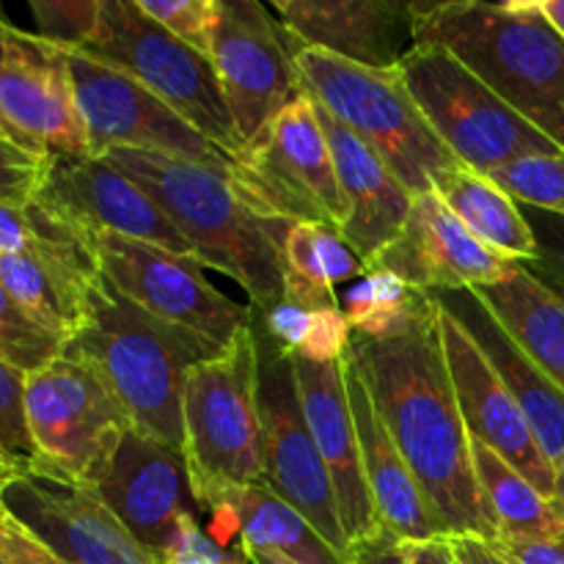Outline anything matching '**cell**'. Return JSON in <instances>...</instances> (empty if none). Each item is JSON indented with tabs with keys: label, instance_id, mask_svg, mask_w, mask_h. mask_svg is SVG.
Returning a JSON list of instances; mask_svg holds the SVG:
<instances>
[{
	"label": "cell",
	"instance_id": "50",
	"mask_svg": "<svg viewBox=\"0 0 564 564\" xmlns=\"http://www.w3.org/2000/svg\"><path fill=\"white\" fill-rule=\"evenodd\" d=\"M545 281H549V284L554 286V290L564 297V279H560V275H554V273H549V279H545Z\"/></svg>",
	"mask_w": 564,
	"mask_h": 564
},
{
	"label": "cell",
	"instance_id": "13",
	"mask_svg": "<svg viewBox=\"0 0 564 564\" xmlns=\"http://www.w3.org/2000/svg\"><path fill=\"white\" fill-rule=\"evenodd\" d=\"M91 242L105 279L152 317L218 347L251 328V308L209 284L198 259L119 235H94Z\"/></svg>",
	"mask_w": 564,
	"mask_h": 564
},
{
	"label": "cell",
	"instance_id": "48",
	"mask_svg": "<svg viewBox=\"0 0 564 564\" xmlns=\"http://www.w3.org/2000/svg\"><path fill=\"white\" fill-rule=\"evenodd\" d=\"M17 474H20V468H17L9 457L0 455V496H3V490L14 482Z\"/></svg>",
	"mask_w": 564,
	"mask_h": 564
},
{
	"label": "cell",
	"instance_id": "47",
	"mask_svg": "<svg viewBox=\"0 0 564 564\" xmlns=\"http://www.w3.org/2000/svg\"><path fill=\"white\" fill-rule=\"evenodd\" d=\"M246 554L251 564H295L286 560V556L273 554V551H246Z\"/></svg>",
	"mask_w": 564,
	"mask_h": 564
},
{
	"label": "cell",
	"instance_id": "8",
	"mask_svg": "<svg viewBox=\"0 0 564 564\" xmlns=\"http://www.w3.org/2000/svg\"><path fill=\"white\" fill-rule=\"evenodd\" d=\"M397 72L452 158L477 174L532 154H564L438 44H416Z\"/></svg>",
	"mask_w": 564,
	"mask_h": 564
},
{
	"label": "cell",
	"instance_id": "6",
	"mask_svg": "<svg viewBox=\"0 0 564 564\" xmlns=\"http://www.w3.org/2000/svg\"><path fill=\"white\" fill-rule=\"evenodd\" d=\"M303 94L361 138L413 193H433L457 160L441 143L402 83L400 72L369 69L323 50H292Z\"/></svg>",
	"mask_w": 564,
	"mask_h": 564
},
{
	"label": "cell",
	"instance_id": "24",
	"mask_svg": "<svg viewBox=\"0 0 564 564\" xmlns=\"http://www.w3.org/2000/svg\"><path fill=\"white\" fill-rule=\"evenodd\" d=\"M435 301L444 303L452 314L471 334L479 350L490 361L505 386L510 389L512 400L527 416L540 449L549 457L551 466L560 471L564 468V394L545 378L543 369L523 352V347L507 334L505 325L496 319L474 290L463 292H438Z\"/></svg>",
	"mask_w": 564,
	"mask_h": 564
},
{
	"label": "cell",
	"instance_id": "27",
	"mask_svg": "<svg viewBox=\"0 0 564 564\" xmlns=\"http://www.w3.org/2000/svg\"><path fill=\"white\" fill-rule=\"evenodd\" d=\"M474 292L564 394V297L560 292L523 264L507 279Z\"/></svg>",
	"mask_w": 564,
	"mask_h": 564
},
{
	"label": "cell",
	"instance_id": "25",
	"mask_svg": "<svg viewBox=\"0 0 564 564\" xmlns=\"http://www.w3.org/2000/svg\"><path fill=\"white\" fill-rule=\"evenodd\" d=\"M345 380L347 400H350L352 419H356L358 446H361L364 479H367L378 527L383 532L394 534L402 543L444 538L438 532V523H435L433 512H430L427 499H424L416 477L411 474L408 463L402 460L389 430L380 422L378 411L372 405V397L367 391V383H364L361 372H358L350 356H347Z\"/></svg>",
	"mask_w": 564,
	"mask_h": 564
},
{
	"label": "cell",
	"instance_id": "45",
	"mask_svg": "<svg viewBox=\"0 0 564 564\" xmlns=\"http://www.w3.org/2000/svg\"><path fill=\"white\" fill-rule=\"evenodd\" d=\"M452 549L460 564H510L479 538H452Z\"/></svg>",
	"mask_w": 564,
	"mask_h": 564
},
{
	"label": "cell",
	"instance_id": "7",
	"mask_svg": "<svg viewBox=\"0 0 564 564\" xmlns=\"http://www.w3.org/2000/svg\"><path fill=\"white\" fill-rule=\"evenodd\" d=\"M80 53L141 83L231 160L246 149L213 61L143 14L135 0H99L97 25Z\"/></svg>",
	"mask_w": 564,
	"mask_h": 564
},
{
	"label": "cell",
	"instance_id": "51",
	"mask_svg": "<svg viewBox=\"0 0 564 564\" xmlns=\"http://www.w3.org/2000/svg\"><path fill=\"white\" fill-rule=\"evenodd\" d=\"M551 273H554V275H560V279H564V264H562V268H556V270H551Z\"/></svg>",
	"mask_w": 564,
	"mask_h": 564
},
{
	"label": "cell",
	"instance_id": "11",
	"mask_svg": "<svg viewBox=\"0 0 564 564\" xmlns=\"http://www.w3.org/2000/svg\"><path fill=\"white\" fill-rule=\"evenodd\" d=\"M0 135L33 158H86L69 53L0 14Z\"/></svg>",
	"mask_w": 564,
	"mask_h": 564
},
{
	"label": "cell",
	"instance_id": "9",
	"mask_svg": "<svg viewBox=\"0 0 564 564\" xmlns=\"http://www.w3.org/2000/svg\"><path fill=\"white\" fill-rule=\"evenodd\" d=\"M229 185L264 220L328 224L341 229L345 202L328 138L312 99L303 94L231 160Z\"/></svg>",
	"mask_w": 564,
	"mask_h": 564
},
{
	"label": "cell",
	"instance_id": "4",
	"mask_svg": "<svg viewBox=\"0 0 564 564\" xmlns=\"http://www.w3.org/2000/svg\"><path fill=\"white\" fill-rule=\"evenodd\" d=\"M105 158L158 202L204 268L220 270L248 292L253 308L264 314L284 301L281 259L264 218L237 198L224 171L138 149H110Z\"/></svg>",
	"mask_w": 564,
	"mask_h": 564
},
{
	"label": "cell",
	"instance_id": "44",
	"mask_svg": "<svg viewBox=\"0 0 564 564\" xmlns=\"http://www.w3.org/2000/svg\"><path fill=\"white\" fill-rule=\"evenodd\" d=\"M402 551H405L408 564H460L449 538L413 540V543H402Z\"/></svg>",
	"mask_w": 564,
	"mask_h": 564
},
{
	"label": "cell",
	"instance_id": "41",
	"mask_svg": "<svg viewBox=\"0 0 564 564\" xmlns=\"http://www.w3.org/2000/svg\"><path fill=\"white\" fill-rule=\"evenodd\" d=\"M488 543V540H485ZM490 549L510 564H564V540H494Z\"/></svg>",
	"mask_w": 564,
	"mask_h": 564
},
{
	"label": "cell",
	"instance_id": "21",
	"mask_svg": "<svg viewBox=\"0 0 564 564\" xmlns=\"http://www.w3.org/2000/svg\"><path fill=\"white\" fill-rule=\"evenodd\" d=\"M292 50L391 72L416 50V0H275Z\"/></svg>",
	"mask_w": 564,
	"mask_h": 564
},
{
	"label": "cell",
	"instance_id": "2",
	"mask_svg": "<svg viewBox=\"0 0 564 564\" xmlns=\"http://www.w3.org/2000/svg\"><path fill=\"white\" fill-rule=\"evenodd\" d=\"M220 350L191 330L152 317L99 275L86 323L66 341L64 356L86 364L102 380L132 427L182 449L187 372Z\"/></svg>",
	"mask_w": 564,
	"mask_h": 564
},
{
	"label": "cell",
	"instance_id": "37",
	"mask_svg": "<svg viewBox=\"0 0 564 564\" xmlns=\"http://www.w3.org/2000/svg\"><path fill=\"white\" fill-rule=\"evenodd\" d=\"M163 564H251L242 545H224L213 534L204 532L198 518H185L174 543L165 551Z\"/></svg>",
	"mask_w": 564,
	"mask_h": 564
},
{
	"label": "cell",
	"instance_id": "33",
	"mask_svg": "<svg viewBox=\"0 0 564 564\" xmlns=\"http://www.w3.org/2000/svg\"><path fill=\"white\" fill-rule=\"evenodd\" d=\"M490 180L529 207L564 215V154H532L507 163Z\"/></svg>",
	"mask_w": 564,
	"mask_h": 564
},
{
	"label": "cell",
	"instance_id": "35",
	"mask_svg": "<svg viewBox=\"0 0 564 564\" xmlns=\"http://www.w3.org/2000/svg\"><path fill=\"white\" fill-rule=\"evenodd\" d=\"M154 22L209 58L220 20V0H135Z\"/></svg>",
	"mask_w": 564,
	"mask_h": 564
},
{
	"label": "cell",
	"instance_id": "31",
	"mask_svg": "<svg viewBox=\"0 0 564 564\" xmlns=\"http://www.w3.org/2000/svg\"><path fill=\"white\" fill-rule=\"evenodd\" d=\"M430 292L416 290L386 270H367L361 279L350 281L339 297V308L352 334L367 339H394L405 334L430 312Z\"/></svg>",
	"mask_w": 564,
	"mask_h": 564
},
{
	"label": "cell",
	"instance_id": "5",
	"mask_svg": "<svg viewBox=\"0 0 564 564\" xmlns=\"http://www.w3.org/2000/svg\"><path fill=\"white\" fill-rule=\"evenodd\" d=\"M182 424V452L202 512H224L240 490L264 485L253 325L187 372Z\"/></svg>",
	"mask_w": 564,
	"mask_h": 564
},
{
	"label": "cell",
	"instance_id": "38",
	"mask_svg": "<svg viewBox=\"0 0 564 564\" xmlns=\"http://www.w3.org/2000/svg\"><path fill=\"white\" fill-rule=\"evenodd\" d=\"M47 163L33 154L22 152L20 147L0 135V202L22 207L31 198H36L42 187Z\"/></svg>",
	"mask_w": 564,
	"mask_h": 564
},
{
	"label": "cell",
	"instance_id": "36",
	"mask_svg": "<svg viewBox=\"0 0 564 564\" xmlns=\"http://www.w3.org/2000/svg\"><path fill=\"white\" fill-rule=\"evenodd\" d=\"M39 36L64 50H80L97 25L99 0H31Z\"/></svg>",
	"mask_w": 564,
	"mask_h": 564
},
{
	"label": "cell",
	"instance_id": "14",
	"mask_svg": "<svg viewBox=\"0 0 564 564\" xmlns=\"http://www.w3.org/2000/svg\"><path fill=\"white\" fill-rule=\"evenodd\" d=\"M259 411L264 485L347 556L350 540L341 527L330 474L303 416L290 356L268 339H259Z\"/></svg>",
	"mask_w": 564,
	"mask_h": 564
},
{
	"label": "cell",
	"instance_id": "20",
	"mask_svg": "<svg viewBox=\"0 0 564 564\" xmlns=\"http://www.w3.org/2000/svg\"><path fill=\"white\" fill-rule=\"evenodd\" d=\"M518 264L482 246L435 193H424L413 198L400 235L369 259L367 270H386L416 290L438 295L496 284Z\"/></svg>",
	"mask_w": 564,
	"mask_h": 564
},
{
	"label": "cell",
	"instance_id": "28",
	"mask_svg": "<svg viewBox=\"0 0 564 564\" xmlns=\"http://www.w3.org/2000/svg\"><path fill=\"white\" fill-rule=\"evenodd\" d=\"M433 193L490 251L521 264L540 259L538 235L521 215L516 198L490 176L457 165L435 182Z\"/></svg>",
	"mask_w": 564,
	"mask_h": 564
},
{
	"label": "cell",
	"instance_id": "12",
	"mask_svg": "<svg viewBox=\"0 0 564 564\" xmlns=\"http://www.w3.org/2000/svg\"><path fill=\"white\" fill-rule=\"evenodd\" d=\"M66 53L88 152L94 158H105L110 149H138L209 165L229 176V154L207 141L149 88L80 50Z\"/></svg>",
	"mask_w": 564,
	"mask_h": 564
},
{
	"label": "cell",
	"instance_id": "17",
	"mask_svg": "<svg viewBox=\"0 0 564 564\" xmlns=\"http://www.w3.org/2000/svg\"><path fill=\"white\" fill-rule=\"evenodd\" d=\"M0 505L69 564H163L127 532L97 490L83 485L22 471Z\"/></svg>",
	"mask_w": 564,
	"mask_h": 564
},
{
	"label": "cell",
	"instance_id": "43",
	"mask_svg": "<svg viewBox=\"0 0 564 564\" xmlns=\"http://www.w3.org/2000/svg\"><path fill=\"white\" fill-rule=\"evenodd\" d=\"M28 246V215L25 204L0 202V257H20Z\"/></svg>",
	"mask_w": 564,
	"mask_h": 564
},
{
	"label": "cell",
	"instance_id": "49",
	"mask_svg": "<svg viewBox=\"0 0 564 564\" xmlns=\"http://www.w3.org/2000/svg\"><path fill=\"white\" fill-rule=\"evenodd\" d=\"M551 501H554L556 512H560V521L564 527V468L556 471V485H554V496H551Z\"/></svg>",
	"mask_w": 564,
	"mask_h": 564
},
{
	"label": "cell",
	"instance_id": "18",
	"mask_svg": "<svg viewBox=\"0 0 564 564\" xmlns=\"http://www.w3.org/2000/svg\"><path fill=\"white\" fill-rule=\"evenodd\" d=\"M36 196L80 226L88 237L119 235L196 259L158 202L108 158L86 154L53 160Z\"/></svg>",
	"mask_w": 564,
	"mask_h": 564
},
{
	"label": "cell",
	"instance_id": "1",
	"mask_svg": "<svg viewBox=\"0 0 564 564\" xmlns=\"http://www.w3.org/2000/svg\"><path fill=\"white\" fill-rule=\"evenodd\" d=\"M347 356L361 372L380 422L416 477L438 532L449 540H499L496 518L474 474L471 435L452 389L435 297L430 312L394 339L352 334Z\"/></svg>",
	"mask_w": 564,
	"mask_h": 564
},
{
	"label": "cell",
	"instance_id": "19",
	"mask_svg": "<svg viewBox=\"0 0 564 564\" xmlns=\"http://www.w3.org/2000/svg\"><path fill=\"white\" fill-rule=\"evenodd\" d=\"M435 297V295H433ZM438 303V325L444 339L446 367H449L452 389H455L457 405H460L463 422L474 441L505 457L512 468L523 474L532 485H538L545 496H554L556 468L540 449L527 416L512 400L505 380L496 375L485 352L471 339L460 319Z\"/></svg>",
	"mask_w": 564,
	"mask_h": 564
},
{
	"label": "cell",
	"instance_id": "42",
	"mask_svg": "<svg viewBox=\"0 0 564 564\" xmlns=\"http://www.w3.org/2000/svg\"><path fill=\"white\" fill-rule=\"evenodd\" d=\"M347 564H408V560L402 551V540L378 529L369 538L350 543Z\"/></svg>",
	"mask_w": 564,
	"mask_h": 564
},
{
	"label": "cell",
	"instance_id": "34",
	"mask_svg": "<svg viewBox=\"0 0 564 564\" xmlns=\"http://www.w3.org/2000/svg\"><path fill=\"white\" fill-rule=\"evenodd\" d=\"M28 375L0 361V455L22 471H36L39 455L25 419Z\"/></svg>",
	"mask_w": 564,
	"mask_h": 564
},
{
	"label": "cell",
	"instance_id": "23",
	"mask_svg": "<svg viewBox=\"0 0 564 564\" xmlns=\"http://www.w3.org/2000/svg\"><path fill=\"white\" fill-rule=\"evenodd\" d=\"M314 110L328 138L341 202L347 209L339 231L347 246L367 264L375 253L383 251L400 235L411 215L413 193L361 138L352 135L317 102H314Z\"/></svg>",
	"mask_w": 564,
	"mask_h": 564
},
{
	"label": "cell",
	"instance_id": "15",
	"mask_svg": "<svg viewBox=\"0 0 564 564\" xmlns=\"http://www.w3.org/2000/svg\"><path fill=\"white\" fill-rule=\"evenodd\" d=\"M209 61L246 147L303 97L286 33L257 0H220Z\"/></svg>",
	"mask_w": 564,
	"mask_h": 564
},
{
	"label": "cell",
	"instance_id": "52",
	"mask_svg": "<svg viewBox=\"0 0 564 564\" xmlns=\"http://www.w3.org/2000/svg\"><path fill=\"white\" fill-rule=\"evenodd\" d=\"M0 564H3V562H0Z\"/></svg>",
	"mask_w": 564,
	"mask_h": 564
},
{
	"label": "cell",
	"instance_id": "3",
	"mask_svg": "<svg viewBox=\"0 0 564 564\" xmlns=\"http://www.w3.org/2000/svg\"><path fill=\"white\" fill-rule=\"evenodd\" d=\"M416 44L449 50L564 152V39L532 0H416Z\"/></svg>",
	"mask_w": 564,
	"mask_h": 564
},
{
	"label": "cell",
	"instance_id": "29",
	"mask_svg": "<svg viewBox=\"0 0 564 564\" xmlns=\"http://www.w3.org/2000/svg\"><path fill=\"white\" fill-rule=\"evenodd\" d=\"M224 512L235 516L242 551H273L295 564H347V556L268 485L240 490Z\"/></svg>",
	"mask_w": 564,
	"mask_h": 564
},
{
	"label": "cell",
	"instance_id": "26",
	"mask_svg": "<svg viewBox=\"0 0 564 564\" xmlns=\"http://www.w3.org/2000/svg\"><path fill=\"white\" fill-rule=\"evenodd\" d=\"M264 231L279 251L284 301L308 312L339 308L336 286L367 273L364 259L347 246L336 226L264 220Z\"/></svg>",
	"mask_w": 564,
	"mask_h": 564
},
{
	"label": "cell",
	"instance_id": "40",
	"mask_svg": "<svg viewBox=\"0 0 564 564\" xmlns=\"http://www.w3.org/2000/svg\"><path fill=\"white\" fill-rule=\"evenodd\" d=\"M0 562L3 564H69L61 560L44 540H39L25 523L17 521L0 505Z\"/></svg>",
	"mask_w": 564,
	"mask_h": 564
},
{
	"label": "cell",
	"instance_id": "16",
	"mask_svg": "<svg viewBox=\"0 0 564 564\" xmlns=\"http://www.w3.org/2000/svg\"><path fill=\"white\" fill-rule=\"evenodd\" d=\"M94 490L160 562L182 521L202 516L185 452L135 427L127 430Z\"/></svg>",
	"mask_w": 564,
	"mask_h": 564
},
{
	"label": "cell",
	"instance_id": "46",
	"mask_svg": "<svg viewBox=\"0 0 564 564\" xmlns=\"http://www.w3.org/2000/svg\"><path fill=\"white\" fill-rule=\"evenodd\" d=\"M534 11L564 39V0H532Z\"/></svg>",
	"mask_w": 564,
	"mask_h": 564
},
{
	"label": "cell",
	"instance_id": "22",
	"mask_svg": "<svg viewBox=\"0 0 564 564\" xmlns=\"http://www.w3.org/2000/svg\"><path fill=\"white\" fill-rule=\"evenodd\" d=\"M295 372L297 397H301L303 416H306L312 438L323 455L325 468L334 482L339 501L341 527L350 543L378 532L372 499H369L367 479L361 466V446H358L356 419L347 400V356L341 361L317 364L308 358L286 352Z\"/></svg>",
	"mask_w": 564,
	"mask_h": 564
},
{
	"label": "cell",
	"instance_id": "39",
	"mask_svg": "<svg viewBox=\"0 0 564 564\" xmlns=\"http://www.w3.org/2000/svg\"><path fill=\"white\" fill-rule=\"evenodd\" d=\"M350 339L352 328L345 314H341V308H323V312H312L308 330L303 336L301 347L295 350V356H303L317 364L341 361L347 350H350Z\"/></svg>",
	"mask_w": 564,
	"mask_h": 564
},
{
	"label": "cell",
	"instance_id": "32",
	"mask_svg": "<svg viewBox=\"0 0 564 564\" xmlns=\"http://www.w3.org/2000/svg\"><path fill=\"white\" fill-rule=\"evenodd\" d=\"M64 352V341L39 325L0 284V361L33 375Z\"/></svg>",
	"mask_w": 564,
	"mask_h": 564
},
{
	"label": "cell",
	"instance_id": "30",
	"mask_svg": "<svg viewBox=\"0 0 564 564\" xmlns=\"http://www.w3.org/2000/svg\"><path fill=\"white\" fill-rule=\"evenodd\" d=\"M471 460L485 505L499 527V540H564L560 512L538 485L482 441L471 438Z\"/></svg>",
	"mask_w": 564,
	"mask_h": 564
},
{
	"label": "cell",
	"instance_id": "10",
	"mask_svg": "<svg viewBox=\"0 0 564 564\" xmlns=\"http://www.w3.org/2000/svg\"><path fill=\"white\" fill-rule=\"evenodd\" d=\"M25 419L39 455L36 471L91 490L132 427L102 380L64 352L28 375Z\"/></svg>",
	"mask_w": 564,
	"mask_h": 564
}]
</instances>
